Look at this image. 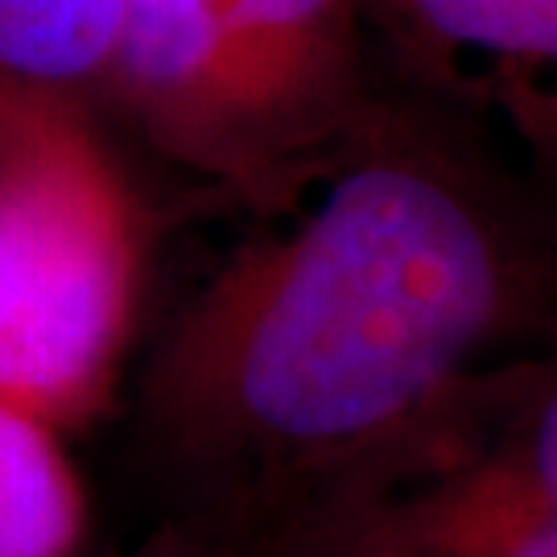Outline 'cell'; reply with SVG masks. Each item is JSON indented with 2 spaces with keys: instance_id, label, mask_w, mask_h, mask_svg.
Instances as JSON below:
<instances>
[{
  "instance_id": "cell-1",
  "label": "cell",
  "mask_w": 557,
  "mask_h": 557,
  "mask_svg": "<svg viewBox=\"0 0 557 557\" xmlns=\"http://www.w3.org/2000/svg\"><path fill=\"white\" fill-rule=\"evenodd\" d=\"M301 190L133 380L124 438L158 517L363 496L554 298L549 220L434 112L384 96Z\"/></svg>"
},
{
  "instance_id": "cell-2",
  "label": "cell",
  "mask_w": 557,
  "mask_h": 557,
  "mask_svg": "<svg viewBox=\"0 0 557 557\" xmlns=\"http://www.w3.org/2000/svg\"><path fill=\"white\" fill-rule=\"evenodd\" d=\"M384 91L363 0H124L96 108L199 182L294 199Z\"/></svg>"
},
{
  "instance_id": "cell-3",
  "label": "cell",
  "mask_w": 557,
  "mask_h": 557,
  "mask_svg": "<svg viewBox=\"0 0 557 557\" xmlns=\"http://www.w3.org/2000/svg\"><path fill=\"white\" fill-rule=\"evenodd\" d=\"M145 211L100 108L0 96V405L75 434L116 397L145 289Z\"/></svg>"
},
{
  "instance_id": "cell-4",
  "label": "cell",
  "mask_w": 557,
  "mask_h": 557,
  "mask_svg": "<svg viewBox=\"0 0 557 557\" xmlns=\"http://www.w3.org/2000/svg\"><path fill=\"white\" fill-rule=\"evenodd\" d=\"M499 372L393 475L306 517L310 557H557V359Z\"/></svg>"
},
{
  "instance_id": "cell-5",
  "label": "cell",
  "mask_w": 557,
  "mask_h": 557,
  "mask_svg": "<svg viewBox=\"0 0 557 557\" xmlns=\"http://www.w3.org/2000/svg\"><path fill=\"white\" fill-rule=\"evenodd\" d=\"M66 434L0 405V557H91V496Z\"/></svg>"
},
{
  "instance_id": "cell-6",
  "label": "cell",
  "mask_w": 557,
  "mask_h": 557,
  "mask_svg": "<svg viewBox=\"0 0 557 557\" xmlns=\"http://www.w3.org/2000/svg\"><path fill=\"white\" fill-rule=\"evenodd\" d=\"M124 0H0V96L59 91L96 103Z\"/></svg>"
},
{
  "instance_id": "cell-7",
  "label": "cell",
  "mask_w": 557,
  "mask_h": 557,
  "mask_svg": "<svg viewBox=\"0 0 557 557\" xmlns=\"http://www.w3.org/2000/svg\"><path fill=\"white\" fill-rule=\"evenodd\" d=\"M413 38L557 79V0H384ZM557 96V91H549Z\"/></svg>"
},
{
  "instance_id": "cell-8",
  "label": "cell",
  "mask_w": 557,
  "mask_h": 557,
  "mask_svg": "<svg viewBox=\"0 0 557 557\" xmlns=\"http://www.w3.org/2000/svg\"><path fill=\"white\" fill-rule=\"evenodd\" d=\"M91 557H310L306 520H257L227 512H170L120 554Z\"/></svg>"
},
{
  "instance_id": "cell-9",
  "label": "cell",
  "mask_w": 557,
  "mask_h": 557,
  "mask_svg": "<svg viewBox=\"0 0 557 557\" xmlns=\"http://www.w3.org/2000/svg\"><path fill=\"white\" fill-rule=\"evenodd\" d=\"M537 108L541 120H545V133L557 140V96H537ZM537 108H529V112H537Z\"/></svg>"
}]
</instances>
